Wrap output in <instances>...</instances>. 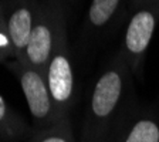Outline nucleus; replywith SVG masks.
Masks as SVG:
<instances>
[{"label":"nucleus","instance_id":"nucleus-13","mask_svg":"<svg viewBox=\"0 0 159 142\" xmlns=\"http://www.w3.org/2000/svg\"><path fill=\"white\" fill-rule=\"evenodd\" d=\"M60 3H63L64 6H66V3H70V2H73V0H58Z\"/></svg>","mask_w":159,"mask_h":142},{"label":"nucleus","instance_id":"nucleus-1","mask_svg":"<svg viewBox=\"0 0 159 142\" xmlns=\"http://www.w3.org/2000/svg\"><path fill=\"white\" fill-rule=\"evenodd\" d=\"M134 74L121 51L101 71L93 87L81 131V142H109L131 107Z\"/></svg>","mask_w":159,"mask_h":142},{"label":"nucleus","instance_id":"nucleus-9","mask_svg":"<svg viewBox=\"0 0 159 142\" xmlns=\"http://www.w3.org/2000/svg\"><path fill=\"white\" fill-rule=\"evenodd\" d=\"M31 132L33 128L27 125L0 94V142H19Z\"/></svg>","mask_w":159,"mask_h":142},{"label":"nucleus","instance_id":"nucleus-10","mask_svg":"<svg viewBox=\"0 0 159 142\" xmlns=\"http://www.w3.org/2000/svg\"><path fill=\"white\" fill-rule=\"evenodd\" d=\"M29 142H75L68 117L63 118L51 128L34 131L30 135Z\"/></svg>","mask_w":159,"mask_h":142},{"label":"nucleus","instance_id":"nucleus-6","mask_svg":"<svg viewBox=\"0 0 159 142\" xmlns=\"http://www.w3.org/2000/svg\"><path fill=\"white\" fill-rule=\"evenodd\" d=\"M41 0H0L11 39L14 58L21 60L36 23Z\"/></svg>","mask_w":159,"mask_h":142},{"label":"nucleus","instance_id":"nucleus-3","mask_svg":"<svg viewBox=\"0 0 159 142\" xmlns=\"http://www.w3.org/2000/svg\"><path fill=\"white\" fill-rule=\"evenodd\" d=\"M7 67L17 78L26 97L30 115L33 118L34 131L51 128L63 118H66L58 112L48 91L46 76L41 71L31 67L23 60L16 58L7 64Z\"/></svg>","mask_w":159,"mask_h":142},{"label":"nucleus","instance_id":"nucleus-11","mask_svg":"<svg viewBox=\"0 0 159 142\" xmlns=\"http://www.w3.org/2000/svg\"><path fill=\"white\" fill-rule=\"evenodd\" d=\"M10 57L14 58V50L9 34V29L6 26V21H4L3 9H2V4H0V63L6 61Z\"/></svg>","mask_w":159,"mask_h":142},{"label":"nucleus","instance_id":"nucleus-4","mask_svg":"<svg viewBox=\"0 0 159 142\" xmlns=\"http://www.w3.org/2000/svg\"><path fill=\"white\" fill-rule=\"evenodd\" d=\"M46 81L58 112L68 117L75 103V76L71 64L67 26L61 29L46 70Z\"/></svg>","mask_w":159,"mask_h":142},{"label":"nucleus","instance_id":"nucleus-7","mask_svg":"<svg viewBox=\"0 0 159 142\" xmlns=\"http://www.w3.org/2000/svg\"><path fill=\"white\" fill-rule=\"evenodd\" d=\"M109 142H159V119L151 112L135 109L132 103Z\"/></svg>","mask_w":159,"mask_h":142},{"label":"nucleus","instance_id":"nucleus-8","mask_svg":"<svg viewBox=\"0 0 159 142\" xmlns=\"http://www.w3.org/2000/svg\"><path fill=\"white\" fill-rule=\"evenodd\" d=\"M129 0H93L84 20L83 34L88 41L109 34L119 23Z\"/></svg>","mask_w":159,"mask_h":142},{"label":"nucleus","instance_id":"nucleus-5","mask_svg":"<svg viewBox=\"0 0 159 142\" xmlns=\"http://www.w3.org/2000/svg\"><path fill=\"white\" fill-rule=\"evenodd\" d=\"M128 20L121 53L134 76H141L146 51L159 23V6H139L132 9Z\"/></svg>","mask_w":159,"mask_h":142},{"label":"nucleus","instance_id":"nucleus-12","mask_svg":"<svg viewBox=\"0 0 159 142\" xmlns=\"http://www.w3.org/2000/svg\"><path fill=\"white\" fill-rule=\"evenodd\" d=\"M131 9L139 6H159V0H129L128 2Z\"/></svg>","mask_w":159,"mask_h":142},{"label":"nucleus","instance_id":"nucleus-2","mask_svg":"<svg viewBox=\"0 0 159 142\" xmlns=\"http://www.w3.org/2000/svg\"><path fill=\"white\" fill-rule=\"evenodd\" d=\"M66 21V6L58 0H41L23 61L46 74L58 34Z\"/></svg>","mask_w":159,"mask_h":142}]
</instances>
